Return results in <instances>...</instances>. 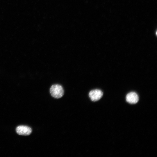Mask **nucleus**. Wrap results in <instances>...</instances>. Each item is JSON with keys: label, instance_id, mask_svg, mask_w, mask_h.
Instances as JSON below:
<instances>
[{"label": "nucleus", "instance_id": "nucleus-1", "mask_svg": "<svg viewBox=\"0 0 157 157\" xmlns=\"http://www.w3.org/2000/svg\"><path fill=\"white\" fill-rule=\"evenodd\" d=\"M50 93L53 97L58 99L63 96L64 91L63 87L59 84H54L52 85L50 90Z\"/></svg>", "mask_w": 157, "mask_h": 157}, {"label": "nucleus", "instance_id": "nucleus-2", "mask_svg": "<svg viewBox=\"0 0 157 157\" xmlns=\"http://www.w3.org/2000/svg\"><path fill=\"white\" fill-rule=\"evenodd\" d=\"M103 95L102 92L99 89L91 90L89 94V96L91 100L93 101L99 100L102 97Z\"/></svg>", "mask_w": 157, "mask_h": 157}, {"label": "nucleus", "instance_id": "nucleus-3", "mask_svg": "<svg viewBox=\"0 0 157 157\" xmlns=\"http://www.w3.org/2000/svg\"><path fill=\"white\" fill-rule=\"evenodd\" d=\"M17 133L19 135H28L30 134L32 132L31 129L27 126H19L16 128Z\"/></svg>", "mask_w": 157, "mask_h": 157}, {"label": "nucleus", "instance_id": "nucleus-4", "mask_svg": "<svg viewBox=\"0 0 157 157\" xmlns=\"http://www.w3.org/2000/svg\"><path fill=\"white\" fill-rule=\"evenodd\" d=\"M126 100L129 103L135 104L139 100V97L136 93L131 92L128 93L126 96Z\"/></svg>", "mask_w": 157, "mask_h": 157}]
</instances>
